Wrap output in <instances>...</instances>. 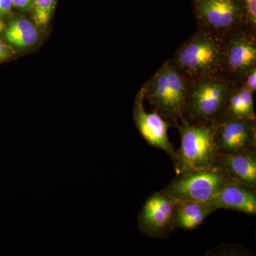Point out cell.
Returning a JSON list of instances; mask_svg holds the SVG:
<instances>
[{
    "label": "cell",
    "instance_id": "6da1fadb",
    "mask_svg": "<svg viewBox=\"0 0 256 256\" xmlns=\"http://www.w3.org/2000/svg\"><path fill=\"white\" fill-rule=\"evenodd\" d=\"M224 45V37L198 28L170 60L188 80L223 74Z\"/></svg>",
    "mask_w": 256,
    "mask_h": 256
},
{
    "label": "cell",
    "instance_id": "7a4b0ae2",
    "mask_svg": "<svg viewBox=\"0 0 256 256\" xmlns=\"http://www.w3.org/2000/svg\"><path fill=\"white\" fill-rule=\"evenodd\" d=\"M188 80L166 60L141 88L144 100L153 111L172 127L185 120L184 106Z\"/></svg>",
    "mask_w": 256,
    "mask_h": 256
},
{
    "label": "cell",
    "instance_id": "3957f363",
    "mask_svg": "<svg viewBox=\"0 0 256 256\" xmlns=\"http://www.w3.org/2000/svg\"><path fill=\"white\" fill-rule=\"evenodd\" d=\"M234 84L224 74L188 80L185 120L208 124L223 119Z\"/></svg>",
    "mask_w": 256,
    "mask_h": 256
},
{
    "label": "cell",
    "instance_id": "277c9868",
    "mask_svg": "<svg viewBox=\"0 0 256 256\" xmlns=\"http://www.w3.org/2000/svg\"><path fill=\"white\" fill-rule=\"evenodd\" d=\"M217 124H192L186 120L180 122L176 128L181 146L176 150L174 161L176 174L216 166L220 154L215 142Z\"/></svg>",
    "mask_w": 256,
    "mask_h": 256
},
{
    "label": "cell",
    "instance_id": "5b68a950",
    "mask_svg": "<svg viewBox=\"0 0 256 256\" xmlns=\"http://www.w3.org/2000/svg\"><path fill=\"white\" fill-rule=\"evenodd\" d=\"M230 181L226 172L215 166L178 174L162 192L174 201L208 202Z\"/></svg>",
    "mask_w": 256,
    "mask_h": 256
},
{
    "label": "cell",
    "instance_id": "8992f818",
    "mask_svg": "<svg viewBox=\"0 0 256 256\" xmlns=\"http://www.w3.org/2000/svg\"><path fill=\"white\" fill-rule=\"evenodd\" d=\"M198 28L228 36L247 26L242 0H192Z\"/></svg>",
    "mask_w": 256,
    "mask_h": 256
},
{
    "label": "cell",
    "instance_id": "52a82bcc",
    "mask_svg": "<svg viewBox=\"0 0 256 256\" xmlns=\"http://www.w3.org/2000/svg\"><path fill=\"white\" fill-rule=\"evenodd\" d=\"M256 32L246 26L225 38L223 74L232 82H240L256 67Z\"/></svg>",
    "mask_w": 256,
    "mask_h": 256
},
{
    "label": "cell",
    "instance_id": "ba28073f",
    "mask_svg": "<svg viewBox=\"0 0 256 256\" xmlns=\"http://www.w3.org/2000/svg\"><path fill=\"white\" fill-rule=\"evenodd\" d=\"M176 202L162 192L146 198L138 217L140 232L152 238H163L174 230Z\"/></svg>",
    "mask_w": 256,
    "mask_h": 256
},
{
    "label": "cell",
    "instance_id": "9c48e42d",
    "mask_svg": "<svg viewBox=\"0 0 256 256\" xmlns=\"http://www.w3.org/2000/svg\"><path fill=\"white\" fill-rule=\"evenodd\" d=\"M215 142L220 154L255 150L256 120L224 118L217 124Z\"/></svg>",
    "mask_w": 256,
    "mask_h": 256
},
{
    "label": "cell",
    "instance_id": "30bf717a",
    "mask_svg": "<svg viewBox=\"0 0 256 256\" xmlns=\"http://www.w3.org/2000/svg\"><path fill=\"white\" fill-rule=\"evenodd\" d=\"M144 100V97L140 90L133 104L134 124L148 144L164 151L174 162L176 150L170 142L168 136V130L170 124L154 111L146 112L143 106Z\"/></svg>",
    "mask_w": 256,
    "mask_h": 256
},
{
    "label": "cell",
    "instance_id": "8fae6325",
    "mask_svg": "<svg viewBox=\"0 0 256 256\" xmlns=\"http://www.w3.org/2000/svg\"><path fill=\"white\" fill-rule=\"evenodd\" d=\"M256 190L237 182H229L208 202L218 210H237L256 215Z\"/></svg>",
    "mask_w": 256,
    "mask_h": 256
},
{
    "label": "cell",
    "instance_id": "7c38bea8",
    "mask_svg": "<svg viewBox=\"0 0 256 256\" xmlns=\"http://www.w3.org/2000/svg\"><path fill=\"white\" fill-rule=\"evenodd\" d=\"M216 166L230 180L256 190V150L235 154H220Z\"/></svg>",
    "mask_w": 256,
    "mask_h": 256
},
{
    "label": "cell",
    "instance_id": "4fadbf2b",
    "mask_svg": "<svg viewBox=\"0 0 256 256\" xmlns=\"http://www.w3.org/2000/svg\"><path fill=\"white\" fill-rule=\"evenodd\" d=\"M0 35L15 50H25L34 46L40 38L36 25L22 16L11 18L4 24Z\"/></svg>",
    "mask_w": 256,
    "mask_h": 256
},
{
    "label": "cell",
    "instance_id": "5bb4252c",
    "mask_svg": "<svg viewBox=\"0 0 256 256\" xmlns=\"http://www.w3.org/2000/svg\"><path fill=\"white\" fill-rule=\"evenodd\" d=\"M254 94L239 82H234L229 95L225 117L256 120Z\"/></svg>",
    "mask_w": 256,
    "mask_h": 256
},
{
    "label": "cell",
    "instance_id": "9a60e30c",
    "mask_svg": "<svg viewBox=\"0 0 256 256\" xmlns=\"http://www.w3.org/2000/svg\"><path fill=\"white\" fill-rule=\"evenodd\" d=\"M56 0H34L32 9L35 24L45 26L52 18L54 10Z\"/></svg>",
    "mask_w": 256,
    "mask_h": 256
},
{
    "label": "cell",
    "instance_id": "2e32d148",
    "mask_svg": "<svg viewBox=\"0 0 256 256\" xmlns=\"http://www.w3.org/2000/svg\"><path fill=\"white\" fill-rule=\"evenodd\" d=\"M246 15L247 26L256 32V0H242Z\"/></svg>",
    "mask_w": 256,
    "mask_h": 256
},
{
    "label": "cell",
    "instance_id": "e0dca14e",
    "mask_svg": "<svg viewBox=\"0 0 256 256\" xmlns=\"http://www.w3.org/2000/svg\"><path fill=\"white\" fill-rule=\"evenodd\" d=\"M3 26H4V24L2 21H0V32L2 30ZM16 54V50L8 44L0 35V63L12 60L14 58Z\"/></svg>",
    "mask_w": 256,
    "mask_h": 256
},
{
    "label": "cell",
    "instance_id": "ac0fdd59",
    "mask_svg": "<svg viewBox=\"0 0 256 256\" xmlns=\"http://www.w3.org/2000/svg\"><path fill=\"white\" fill-rule=\"evenodd\" d=\"M239 84L245 87L248 90H250L252 94L256 90V67L250 69L242 79Z\"/></svg>",
    "mask_w": 256,
    "mask_h": 256
},
{
    "label": "cell",
    "instance_id": "d6986e66",
    "mask_svg": "<svg viewBox=\"0 0 256 256\" xmlns=\"http://www.w3.org/2000/svg\"><path fill=\"white\" fill-rule=\"evenodd\" d=\"M12 8V0H0V21L10 14Z\"/></svg>",
    "mask_w": 256,
    "mask_h": 256
},
{
    "label": "cell",
    "instance_id": "ffe728a7",
    "mask_svg": "<svg viewBox=\"0 0 256 256\" xmlns=\"http://www.w3.org/2000/svg\"><path fill=\"white\" fill-rule=\"evenodd\" d=\"M33 1L34 0H12L13 6L23 12H28L32 9Z\"/></svg>",
    "mask_w": 256,
    "mask_h": 256
}]
</instances>
